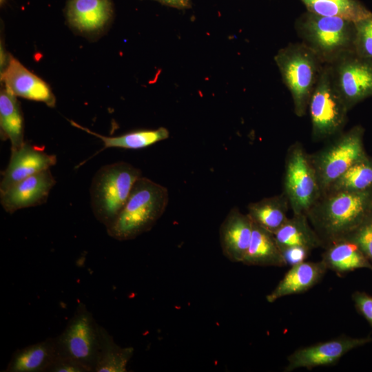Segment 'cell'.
I'll list each match as a JSON object with an SVG mask.
<instances>
[{
    "label": "cell",
    "mask_w": 372,
    "mask_h": 372,
    "mask_svg": "<svg viewBox=\"0 0 372 372\" xmlns=\"http://www.w3.org/2000/svg\"><path fill=\"white\" fill-rule=\"evenodd\" d=\"M308 220L323 242L348 238L372 219V188L327 192L307 212Z\"/></svg>",
    "instance_id": "1"
},
{
    "label": "cell",
    "mask_w": 372,
    "mask_h": 372,
    "mask_svg": "<svg viewBox=\"0 0 372 372\" xmlns=\"http://www.w3.org/2000/svg\"><path fill=\"white\" fill-rule=\"evenodd\" d=\"M169 202L167 189L141 176L115 219L107 234L118 240H132L149 231L164 214Z\"/></svg>",
    "instance_id": "2"
},
{
    "label": "cell",
    "mask_w": 372,
    "mask_h": 372,
    "mask_svg": "<svg viewBox=\"0 0 372 372\" xmlns=\"http://www.w3.org/2000/svg\"><path fill=\"white\" fill-rule=\"evenodd\" d=\"M295 28L302 43L313 52L323 64L331 65L342 56L354 52L355 23L353 21L307 11L296 19Z\"/></svg>",
    "instance_id": "3"
},
{
    "label": "cell",
    "mask_w": 372,
    "mask_h": 372,
    "mask_svg": "<svg viewBox=\"0 0 372 372\" xmlns=\"http://www.w3.org/2000/svg\"><path fill=\"white\" fill-rule=\"evenodd\" d=\"M274 61L291 93L296 115L304 116L324 64L302 42L279 50Z\"/></svg>",
    "instance_id": "4"
},
{
    "label": "cell",
    "mask_w": 372,
    "mask_h": 372,
    "mask_svg": "<svg viewBox=\"0 0 372 372\" xmlns=\"http://www.w3.org/2000/svg\"><path fill=\"white\" fill-rule=\"evenodd\" d=\"M141 171L125 162L102 167L92 179L90 198L96 218L106 227L121 211Z\"/></svg>",
    "instance_id": "5"
},
{
    "label": "cell",
    "mask_w": 372,
    "mask_h": 372,
    "mask_svg": "<svg viewBox=\"0 0 372 372\" xmlns=\"http://www.w3.org/2000/svg\"><path fill=\"white\" fill-rule=\"evenodd\" d=\"M308 109L313 141L329 139L341 133L349 110L333 84L329 65L324 64L322 69Z\"/></svg>",
    "instance_id": "6"
},
{
    "label": "cell",
    "mask_w": 372,
    "mask_h": 372,
    "mask_svg": "<svg viewBox=\"0 0 372 372\" xmlns=\"http://www.w3.org/2000/svg\"><path fill=\"white\" fill-rule=\"evenodd\" d=\"M283 193L293 214H306L322 195L311 156L299 142L287 152Z\"/></svg>",
    "instance_id": "7"
},
{
    "label": "cell",
    "mask_w": 372,
    "mask_h": 372,
    "mask_svg": "<svg viewBox=\"0 0 372 372\" xmlns=\"http://www.w3.org/2000/svg\"><path fill=\"white\" fill-rule=\"evenodd\" d=\"M363 134L364 129L356 125L339 134L324 147L310 154L322 194L352 165L366 156Z\"/></svg>",
    "instance_id": "8"
},
{
    "label": "cell",
    "mask_w": 372,
    "mask_h": 372,
    "mask_svg": "<svg viewBox=\"0 0 372 372\" xmlns=\"http://www.w3.org/2000/svg\"><path fill=\"white\" fill-rule=\"evenodd\" d=\"M101 325L85 305L79 303L63 332L56 338L58 356L78 361L94 371L100 346Z\"/></svg>",
    "instance_id": "9"
},
{
    "label": "cell",
    "mask_w": 372,
    "mask_h": 372,
    "mask_svg": "<svg viewBox=\"0 0 372 372\" xmlns=\"http://www.w3.org/2000/svg\"><path fill=\"white\" fill-rule=\"evenodd\" d=\"M329 65L333 84L349 110L372 96V61L353 52Z\"/></svg>",
    "instance_id": "10"
},
{
    "label": "cell",
    "mask_w": 372,
    "mask_h": 372,
    "mask_svg": "<svg viewBox=\"0 0 372 372\" xmlns=\"http://www.w3.org/2000/svg\"><path fill=\"white\" fill-rule=\"evenodd\" d=\"M371 341L372 338L369 336L352 338L344 335L298 349L288 356V364L285 371L334 365L350 351Z\"/></svg>",
    "instance_id": "11"
},
{
    "label": "cell",
    "mask_w": 372,
    "mask_h": 372,
    "mask_svg": "<svg viewBox=\"0 0 372 372\" xmlns=\"http://www.w3.org/2000/svg\"><path fill=\"white\" fill-rule=\"evenodd\" d=\"M1 81L17 97L42 102L50 107L55 106L56 98L50 85L11 54L1 70Z\"/></svg>",
    "instance_id": "12"
},
{
    "label": "cell",
    "mask_w": 372,
    "mask_h": 372,
    "mask_svg": "<svg viewBox=\"0 0 372 372\" xmlns=\"http://www.w3.org/2000/svg\"><path fill=\"white\" fill-rule=\"evenodd\" d=\"M56 163L54 154L46 153L41 146L25 142L12 150L8 167L2 172L0 192L30 176L49 169Z\"/></svg>",
    "instance_id": "13"
},
{
    "label": "cell",
    "mask_w": 372,
    "mask_h": 372,
    "mask_svg": "<svg viewBox=\"0 0 372 372\" xmlns=\"http://www.w3.org/2000/svg\"><path fill=\"white\" fill-rule=\"evenodd\" d=\"M56 183L50 169L30 176L0 192L1 204L6 212L34 207L46 202Z\"/></svg>",
    "instance_id": "14"
},
{
    "label": "cell",
    "mask_w": 372,
    "mask_h": 372,
    "mask_svg": "<svg viewBox=\"0 0 372 372\" xmlns=\"http://www.w3.org/2000/svg\"><path fill=\"white\" fill-rule=\"evenodd\" d=\"M254 224L248 214L232 208L220 225V242L223 255L230 261L242 262L247 251Z\"/></svg>",
    "instance_id": "15"
},
{
    "label": "cell",
    "mask_w": 372,
    "mask_h": 372,
    "mask_svg": "<svg viewBox=\"0 0 372 372\" xmlns=\"http://www.w3.org/2000/svg\"><path fill=\"white\" fill-rule=\"evenodd\" d=\"M65 15L74 29L86 34L96 33L111 21L112 3L110 0H69Z\"/></svg>",
    "instance_id": "16"
},
{
    "label": "cell",
    "mask_w": 372,
    "mask_h": 372,
    "mask_svg": "<svg viewBox=\"0 0 372 372\" xmlns=\"http://www.w3.org/2000/svg\"><path fill=\"white\" fill-rule=\"evenodd\" d=\"M327 271L322 260L304 261L291 266L266 299L272 303L284 296L304 293L317 285Z\"/></svg>",
    "instance_id": "17"
},
{
    "label": "cell",
    "mask_w": 372,
    "mask_h": 372,
    "mask_svg": "<svg viewBox=\"0 0 372 372\" xmlns=\"http://www.w3.org/2000/svg\"><path fill=\"white\" fill-rule=\"evenodd\" d=\"M57 356L56 339L48 338L17 349L4 371L48 372Z\"/></svg>",
    "instance_id": "18"
},
{
    "label": "cell",
    "mask_w": 372,
    "mask_h": 372,
    "mask_svg": "<svg viewBox=\"0 0 372 372\" xmlns=\"http://www.w3.org/2000/svg\"><path fill=\"white\" fill-rule=\"evenodd\" d=\"M321 260L327 270L338 274L353 271L358 269H369L372 271L369 259L358 245L349 239L333 242L325 247Z\"/></svg>",
    "instance_id": "19"
},
{
    "label": "cell",
    "mask_w": 372,
    "mask_h": 372,
    "mask_svg": "<svg viewBox=\"0 0 372 372\" xmlns=\"http://www.w3.org/2000/svg\"><path fill=\"white\" fill-rule=\"evenodd\" d=\"M273 236L280 249L302 247L312 251L323 247L322 240L304 214H293Z\"/></svg>",
    "instance_id": "20"
},
{
    "label": "cell",
    "mask_w": 372,
    "mask_h": 372,
    "mask_svg": "<svg viewBox=\"0 0 372 372\" xmlns=\"http://www.w3.org/2000/svg\"><path fill=\"white\" fill-rule=\"evenodd\" d=\"M253 224L251 241L242 263L262 267L286 266L273 234Z\"/></svg>",
    "instance_id": "21"
},
{
    "label": "cell",
    "mask_w": 372,
    "mask_h": 372,
    "mask_svg": "<svg viewBox=\"0 0 372 372\" xmlns=\"http://www.w3.org/2000/svg\"><path fill=\"white\" fill-rule=\"evenodd\" d=\"M0 129L3 140L11 143V151L24 143L23 117L17 97L4 86L0 92Z\"/></svg>",
    "instance_id": "22"
},
{
    "label": "cell",
    "mask_w": 372,
    "mask_h": 372,
    "mask_svg": "<svg viewBox=\"0 0 372 372\" xmlns=\"http://www.w3.org/2000/svg\"><path fill=\"white\" fill-rule=\"evenodd\" d=\"M289 208L288 199L282 192L250 203L247 214L254 224L273 234L289 218Z\"/></svg>",
    "instance_id": "23"
},
{
    "label": "cell",
    "mask_w": 372,
    "mask_h": 372,
    "mask_svg": "<svg viewBox=\"0 0 372 372\" xmlns=\"http://www.w3.org/2000/svg\"><path fill=\"white\" fill-rule=\"evenodd\" d=\"M70 123L72 126L101 139L103 143V148L100 151L110 147L128 149H143L159 141H164L168 138L169 136L168 130L165 127H161L155 130H140L119 136H106L83 127L72 120H70Z\"/></svg>",
    "instance_id": "24"
},
{
    "label": "cell",
    "mask_w": 372,
    "mask_h": 372,
    "mask_svg": "<svg viewBox=\"0 0 372 372\" xmlns=\"http://www.w3.org/2000/svg\"><path fill=\"white\" fill-rule=\"evenodd\" d=\"M132 347H122L101 326L100 346L94 372H125L134 354Z\"/></svg>",
    "instance_id": "25"
},
{
    "label": "cell",
    "mask_w": 372,
    "mask_h": 372,
    "mask_svg": "<svg viewBox=\"0 0 372 372\" xmlns=\"http://www.w3.org/2000/svg\"><path fill=\"white\" fill-rule=\"evenodd\" d=\"M308 12L356 22L372 15L359 0H300Z\"/></svg>",
    "instance_id": "26"
},
{
    "label": "cell",
    "mask_w": 372,
    "mask_h": 372,
    "mask_svg": "<svg viewBox=\"0 0 372 372\" xmlns=\"http://www.w3.org/2000/svg\"><path fill=\"white\" fill-rule=\"evenodd\" d=\"M371 188H372V158L366 156L352 165L325 192L364 191Z\"/></svg>",
    "instance_id": "27"
},
{
    "label": "cell",
    "mask_w": 372,
    "mask_h": 372,
    "mask_svg": "<svg viewBox=\"0 0 372 372\" xmlns=\"http://www.w3.org/2000/svg\"><path fill=\"white\" fill-rule=\"evenodd\" d=\"M354 23V53L361 58L372 61V15Z\"/></svg>",
    "instance_id": "28"
},
{
    "label": "cell",
    "mask_w": 372,
    "mask_h": 372,
    "mask_svg": "<svg viewBox=\"0 0 372 372\" xmlns=\"http://www.w3.org/2000/svg\"><path fill=\"white\" fill-rule=\"evenodd\" d=\"M347 239L355 242L366 257L372 260V219L361 225Z\"/></svg>",
    "instance_id": "29"
},
{
    "label": "cell",
    "mask_w": 372,
    "mask_h": 372,
    "mask_svg": "<svg viewBox=\"0 0 372 372\" xmlns=\"http://www.w3.org/2000/svg\"><path fill=\"white\" fill-rule=\"evenodd\" d=\"M48 372H92L81 362L68 358L57 356Z\"/></svg>",
    "instance_id": "30"
},
{
    "label": "cell",
    "mask_w": 372,
    "mask_h": 372,
    "mask_svg": "<svg viewBox=\"0 0 372 372\" xmlns=\"http://www.w3.org/2000/svg\"><path fill=\"white\" fill-rule=\"evenodd\" d=\"M352 300L358 311L372 326V296L364 292L355 291Z\"/></svg>",
    "instance_id": "31"
},
{
    "label": "cell",
    "mask_w": 372,
    "mask_h": 372,
    "mask_svg": "<svg viewBox=\"0 0 372 372\" xmlns=\"http://www.w3.org/2000/svg\"><path fill=\"white\" fill-rule=\"evenodd\" d=\"M280 251L286 265L290 266L305 261L311 251L302 247H289L282 249Z\"/></svg>",
    "instance_id": "32"
},
{
    "label": "cell",
    "mask_w": 372,
    "mask_h": 372,
    "mask_svg": "<svg viewBox=\"0 0 372 372\" xmlns=\"http://www.w3.org/2000/svg\"><path fill=\"white\" fill-rule=\"evenodd\" d=\"M164 6L185 10L192 7V0H154Z\"/></svg>",
    "instance_id": "33"
},
{
    "label": "cell",
    "mask_w": 372,
    "mask_h": 372,
    "mask_svg": "<svg viewBox=\"0 0 372 372\" xmlns=\"http://www.w3.org/2000/svg\"><path fill=\"white\" fill-rule=\"evenodd\" d=\"M6 0H0V3L1 5H2L4 2H5Z\"/></svg>",
    "instance_id": "34"
}]
</instances>
